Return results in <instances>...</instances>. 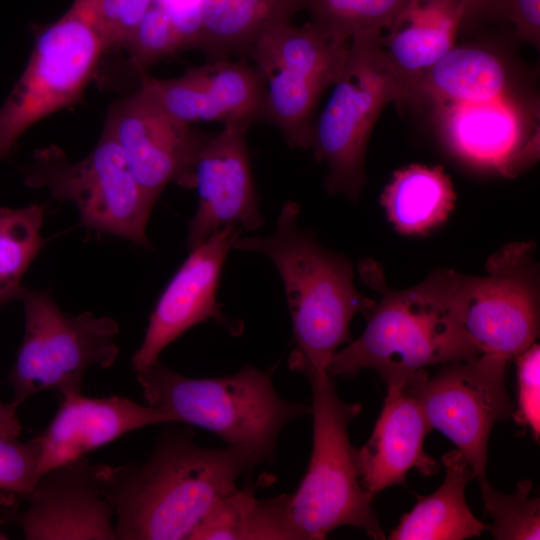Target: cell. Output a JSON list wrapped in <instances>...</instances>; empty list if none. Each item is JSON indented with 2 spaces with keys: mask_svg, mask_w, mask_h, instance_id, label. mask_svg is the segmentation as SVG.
Segmentation results:
<instances>
[{
  "mask_svg": "<svg viewBox=\"0 0 540 540\" xmlns=\"http://www.w3.org/2000/svg\"><path fill=\"white\" fill-rule=\"evenodd\" d=\"M142 395L150 406L172 414L178 423L208 430L229 446L243 447L264 461L275 451L282 429L310 413V406L281 398L272 372L246 366L214 378H191L159 361L137 371Z\"/></svg>",
  "mask_w": 540,
  "mask_h": 540,
  "instance_id": "277c9868",
  "label": "cell"
},
{
  "mask_svg": "<svg viewBox=\"0 0 540 540\" xmlns=\"http://www.w3.org/2000/svg\"><path fill=\"white\" fill-rule=\"evenodd\" d=\"M110 469L85 457L53 467L28 493L3 492L0 521L16 524L28 540H115Z\"/></svg>",
  "mask_w": 540,
  "mask_h": 540,
  "instance_id": "7c38bea8",
  "label": "cell"
},
{
  "mask_svg": "<svg viewBox=\"0 0 540 540\" xmlns=\"http://www.w3.org/2000/svg\"><path fill=\"white\" fill-rule=\"evenodd\" d=\"M466 4L468 17L473 14L494 13L495 0H458Z\"/></svg>",
  "mask_w": 540,
  "mask_h": 540,
  "instance_id": "d590c367",
  "label": "cell"
},
{
  "mask_svg": "<svg viewBox=\"0 0 540 540\" xmlns=\"http://www.w3.org/2000/svg\"><path fill=\"white\" fill-rule=\"evenodd\" d=\"M479 485L484 510L493 519L486 525L493 539H540V502L539 498L529 496L532 489L529 479L518 481L513 494L495 490L487 479Z\"/></svg>",
  "mask_w": 540,
  "mask_h": 540,
  "instance_id": "83f0119b",
  "label": "cell"
},
{
  "mask_svg": "<svg viewBox=\"0 0 540 540\" xmlns=\"http://www.w3.org/2000/svg\"><path fill=\"white\" fill-rule=\"evenodd\" d=\"M505 358L480 354L421 373L404 385L419 403L432 430L444 434L470 466L478 482L486 480L488 443L493 426L515 408L506 385Z\"/></svg>",
  "mask_w": 540,
  "mask_h": 540,
  "instance_id": "8fae6325",
  "label": "cell"
},
{
  "mask_svg": "<svg viewBox=\"0 0 540 540\" xmlns=\"http://www.w3.org/2000/svg\"><path fill=\"white\" fill-rule=\"evenodd\" d=\"M467 18V6L458 0H409L389 34L381 36L402 102L407 103L419 78L455 46L459 27Z\"/></svg>",
  "mask_w": 540,
  "mask_h": 540,
  "instance_id": "ffe728a7",
  "label": "cell"
},
{
  "mask_svg": "<svg viewBox=\"0 0 540 540\" xmlns=\"http://www.w3.org/2000/svg\"><path fill=\"white\" fill-rule=\"evenodd\" d=\"M303 0H203L202 30L197 49L210 60L245 58L268 27L291 20Z\"/></svg>",
  "mask_w": 540,
  "mask_h": 540,
  "instance_id": "cb8c5ba5",
  "label": "cell"
},
{
  "mask_svg": "<svg viewBox=\"0 0 540 540\" xmlns=\"http://www.w3.org/2000/svg\"><path fill=\"white\" fill-rule=\"evenodd\" d=\"M455 199L442 166L411 164L393 173L380 201L398 232L424 235L448 218Z\"/></svg>",
  "mask_w": 540,
  "mask_h": 540,
  "instance_id": "d4e9b609",
  "label": "cell"
},
{
  "mask_svg": "<svg viewBox=\"0 0 540 540\" xmlns=\"http://www.w3.org/2000/svg\"><path fill=\"white\" fill-rule=\"evenodd\" d=\"M435 107L446 146L468 164L513 175L536 157V137H528L525 113L510 94Z\"/></svg>",
  "mask_w": 540,
  "mask_h": 540,
  "instance_id": "e0dca14e",
  "label": "cell"
},
{
  "mask_svg": "<svg viewBox=\"0 0 540 540\" xmlns=\"http://www.w3.org/2000/svg\"><path fill=\"white\" fill-rule=\"evenodd\" d=\"M40 442L34 437L21 442L18 437L0 436V490L25 494L39 477Z\"/></svg>",
  "mask_w": 540,
  "mask_h": 540,
  "instance_id": "4dcf8cb0",
  "label": "cell"
},
{
  "mask_svg": "<svg viewBox=\"0 0 540 540\" xmlns=\"http://www.w3.org/2000/svg\"><path fill=\"white\" fill-rule=\"evenodd\" d=\"M30 188L49 190L58 201L72 202L89 231L125 238L151 248L146 226L153 206L113 136L103 130L93 151L72 162L57 146L34 152L22 170Z\"/></svg>",
  "mask_w": 540,
  "mask_h": 540,
  "instance_id": "ba28073f",
  "label": "cell"
},
{
  "mask_svg": "<svg viewBox=\"0 0 540 540\" xmlns=\"http://www.w3.org/2000/svg\"><path fill=\"white\" fill-rule=\"evenodd\" d=\"M257 500L252 488H236L214 505L189 540L253 539Z\"/></svg>",
  "mask_w": 540,
  "mask_h": 540,
  "instance_id": "f546056e",
  "label": "cell"
},
{
  "mask_svg": "<svg viewBox=\"0 0 540 540\" xmlns=\"http://www.w3.org/2000/svg\"><path fill=\"white\" fill-rule=\"evenodd\" d=\"M446 473L440 487L406 513L389 535L390 540H464L480 536L486 525L471 512L465 498L474 474L458 450L442 456Z\"/></svg>",
  "mask_w": 540,
  "mask_h": 540,
  "instance_id": "7402d4cb",
  "label": "cell"
},
{
  "mask_svg": "<svg viewBox=\"0 0 540 540\" xmlns=\"http://www.w3.org/2000/svg\"><path fill=\"white\" fill-rule=\"evenodd\" d=\"M5 539H8V537L5 534L0 533V540H5Z\"/></svg>",
  "mask_w": 540,
  "mask_h": 540,
  "instance_id": "8d00e7d4",
  "label": "cell"
},
{
  "mask_svg": "<svg viewBox=\"0 0 540 540\" xmlns=\"http://www.w3.org/2000/svg\"><path fill=\"white\" fill-rule=\"evenodd\" d=\"M504 63L494 53L470 46H454L412 87L407 103L484 102L509 95Z\"/></svg>",
  "mask_w": 540,
  "mask_h": 540,
  "instance_id": "44dd1931",
  "label": "cell"
},
{
  "mask_svg": "<svg viewBox=\"0 0 540 540\" xmlns=\"http://www.w3.org/2000/svg\"><path fill=\"white\" fill-rule=\"evenodd\" d=\"M381 36L350 40L342 72L313 124L311 148L316 161L328 167L327 191L352 201L359 198L365 183V153L379 115L389 103H402Z\"/></svg>",
  "mask_w": 540,
  "mask_h": 540,
  "instance_id": "8992f818",
  "label": "cell"
},
{
  "mask_svg": "<svg viewBox=\"0 0 540 540\" xmlns=\"http://www.w3.org/2000/svg\"><path fill=\"white\" fill-rule=\"evenodd\" d=\"M459 274L441 269L405 290L389 289L375 268L365 278L381 292L367 314L363 333L333 355L330 377H354L376 371L387 385L404 386L427 368L480 355L456 317L454 293Z\"/></svg>",
  "mask_w": 540,
  "mask_h": 540,
  "instance_id": "3957f363",
  "label": "cell"
},
{
  "mask_svg": "<svg viewBox=\"0 0 540 540\" xmlns=\"http://www.w3.org/2000/svg\"><path fill=\"white\" fill-rule=\"evenodd\" d=\"M45 208L0 207V307L21 300L22 278L44 245L41 228Z\"/></svg>",
  "mask_w": 540,
  "mask_h": 540,
  "instance_id": "484cf974",
  "label": "cell"
},
{
  "mask_svg": "<svg viewBox=\"0 0 540 540\" xmlns=\"http://www.w3.org/2000/svg\"><path fill=\"white\" fill-rule=\"evenodd\" d=\"M300 207L287 201L270 235L238 237L233 248L269 258L283 281L292 320L294 349L289 368L309 377L327 373L337 351L351 341L350 323L375 301L355 287L352 263L298 227Z\"/></svg>",
  "mask_w": 540,
  "mask_h": 540,
  "instance_id": "7a4b0ae2",
  "label": "cell"
},
{
  "mask_svg": "<svg viewBox=\"0 0 540 540\" xmlns=\"http://www.w3.org/2000/svg\"><path fill=\"white\" fill-rule=\"evenodd\" d=\"M17 406L0 400V436L19 437L22 426L16 414Z\"/></svg>",
  "mask_w": 540,
  "mask_h": 540,
  "instance_id": "e575fe53",
  "label": "cell"
},
{
  "mask_svg": "<svg viewBox=\"0 0 540 540\" xmlns=\"http://www.w3.org/2000/svg\"><path fill=\"white\" fill-rule=\"evenodd\" d=\"M534 244L514 242L491 255L483 276L459 274L456 317L480 354L506 360L539 335V271Z\"/></svg>",
  "mask_w": 540,
  "mask_h": 540,
  "instance_id": "30bf717a",
  "label": "cell"
},
{
  "mask_svg": "<svg viewBox=\"0 0 540 540\" xmlns=\"http://www.w3.org/2000/svg\"><path fill=\"white\" fill-rule=\"evenodd\" d=\"M173 24L182 51L197 49L202 30L203 0H154Z\"/></svg>",
  "mask_w": 540,
  "mask_h": 540,
  "instance_id": "d6a6232c",
  "label": "cell"
},
{
  "mask_svg": "<svg viewBox=\"0 0 540 540\" xmlns=\"http://www.w3.org/2000/svg\"><path fill=\"white\" fill-rule=\"evenodd\" d=\"M21 301L24 337L6 380L17 407L42 391L59 397L82 393L89 368L113 366L120 352L114 340L119 324L113 318L89 311L66 314L48 292L26 287Z\"/></svg>",
  "mask_w": 540,
  "mask_h": 540,
  "instance_id": "52a82bcc",
  "label": "cell"
},
{
  "mask_svg": "<svg viewBox=\"0 0 540 540\" xmlns=\"http://www.w3.org/2000/svg\"><path fill=\"white\" fill-rule=\"evenodd\" d=\"M178 423L169 412L119 395L90 398L83 393L59 397V407L40 442L39 476L75 461L134 430Z\"/></svg>",
  "mask_w": 540,
  "mask_h": 540,
  "instance_id": "ac0fdd59",
  "label": "cell"
},
{
  "mask_svg": "<svg viewBox=\"0 0 540 540\" xmlns=\"http://www.w3.org/2000/svg\"><path fill=\"white\" fill-rule=\"evenodd\" d=\"M241 231L237 224L226 225L190 250L149 317L142 344L131 357L134 371L154 364L170 343L199 323L215 320L232 334L241 332L242 325L225 316L216 300L224 262Z\"/></svg>",
  "mask_w": 540,
  "mask_h": 540,
  "instance_id": "4fadbf2b",
  "label": "cell"
},
{
  "mask_svg": "<svg viewBox=\"0 0 540 540\" xmlns=\"http://www.w3.org/2000/svg\"><path fill=\"white\" fill-rule=\"evenodd\" d=\"M409 0H303L311 23L341 40L382 34L406 9Z\"/></svg>",
  "mask_w": 540,
  "mask_h": 540,
  "instance_id": "4316f807",
  "label": "cell"
},
{
  "mask_svg": "<svg viewBox=\"0 0 540 540\" xmlns=\"http://www.w3.org/2000/svg\"><path fill=\"white\" fill-rule=\"evenodd\" d=\"M517 407L511 417L529 429L535 441L540 437V348L535 342L516 357Z\"/></svg>",
  "mask_w": 540,
  "mask_h": 540,
  "instance_id": "1f68e13d",
  "label": "cell"
},
{
  "mask_svg": "<svg viewBox=\"0 0 540 540\" xmlns=\"http://www.w3.org/2000/svg\"><path fill=\"white\" fill-rule=\"evenodd\" d=\"M262 462L243 447L198 446L187 428L165 431L145 461L111 466L116 540L189 539L237 480Z\"/></svg>",
  "mask_w": 540,
  "mask_h": 540,
  "instance_id": "6da1fadb",
  "label": "cell"
},
{
  "mask_svg": "<svg viewBox=\"0 0 540 540\" xmlns=\"http://www.w3.org/2000/svg\"><path fill=\"white\" fill-rule=\"evenodd\" d=\"M104 129L154 204L170 182L188 189L193 160L209 136L172 118L139 92L111 106Z\"/></svg>",
  "mask_w": 540,
  "mask_h": 540,
  "instance_id": "9a60e30c",
  "label": "cell"
},
{
  "mask_svg": "<svg viewBox=\"0 0 540 540\" xmlns=\"http://www.w3.org/2000/svg\"><path fill=\"white\" fill-rule=\"evenodd\" d=\"M139 92L172 118L195 122L248 123L264 119V81L245 59L210 60L181 76L141 75Z\"/></svg>",
  "mask_w": 540,
  "mask_h": 540,
  "instance_id": "2e32d148",
  "label": "cell"
},
{
  "mask_svg": "<svg viewBox=\"0 0 540 540\" xmlns=\"http://www.w3.org/2000/svg\"><path fill=\"white\" fill-rule=\"evenodd\" d=\"M124 46L141 75L158 61L182 51L173 24L155 3L142 16Z\"/></svg>",
  "mask_w": 540,
  "mask_h": 540,
  "instance_id": "f1b7e54d",
  "label": "cell"
},
{
  "mask_svg": "<svg viewBox=\"0 0 540 540\" xmlns=\"http://www.w3.org/2000/svg\"><path fill=\"white\" fill-rule=\"evenodd\" d=\"M250 124L229 123L209 135L193 160L188 189L198 207L188 226L186 246L202 244L229 224L254 231L263 223L252 177L246 134Z\"/></svg>",
  "mask_w": 540,
  "mask_h": 540,
  "instance_id": "5bb4252c",
  "label": "cell"
},
{
  "mask_svg": "<svg viewBox=\"0 0 540 540\" xmlns=\"http://www.w3.org/2000/svg\"><path fill=\"white\" fill-rule=\"evenodd\" d=\"M349 42L324 33L311 22L297 26L287 20L265 29L245 57L252 60L258 71L272 68L299 71L332 86L342 72Z\"/></svg>",
  "mask_w": 540,
  "mask_h": 540,
  "instance_id": "603a6c76",
  "label": "cell"
},
{
  "mask_svg": "<svg viewBox=\"0 0 540 540\" xmlns=\"http://www.w3.org/2000/svg\"><path fill=\"white\" fill-rule=\"evenodd\" d=\"M96 0H74L38 35L29 61L0 108V160L40 119L75 103L105 51L95 29Z\"/></svg>",
  "mask_w": 540,
  "mask_h": 540,
  "instance_id": "9c48e42d",
  "label": "cell"
},
{
  "mask_svg": "<svg viewBox=\"0 0 540 540\" xmlns=\"http://www.w3.org/2000/svg\"><path fill=\"white\" fill-rule=\"evenodd\" d=\"M494 13L508 19L520 39L539 47L540 0H495Z\"/></svg>",
  "mask_w": 540,
  "mask_h": 540,
  "instance_id": "836d02e7",
  "label": "cell"
},
{
  "mask_svg": "<svg viewBox=\"0 0 540 540\" xmlns=\"http://www.w3.org/2000/svg\"><path fill=\"white\" fill-rule=\"evenodd\" d=\"M312 389L313 444L307 471L289 495L288 515L297 539H324L334 529L351 526L375 540L385 539L363 488L348 427L362 406L340 398L332 377H307Z\"/></svg>",
  "mask_w": 540,
  "mask_h": 540,
  "instance_id": "5b68a950",
  "label": "cell"
},
{
  "mask_svg": "<svg viewBox=\"0 0 540 540\" xmlns=\"http://www.w3.org/2000/svg\"><path fill=\"white\" fill-rule=\"evenodd\" d=\"M386 388L370 438L361 448H355L361 484L372 498L393 485H405L411 469L423 476L439 470V463L424 450L425 437L432 428L419 403L405 386Z\"/></svg>",
  "mask_w": 540,
  "mask_h": 540,
  "instance_id": "d6986e66",
  "label": "cell"
}]
</instances>
